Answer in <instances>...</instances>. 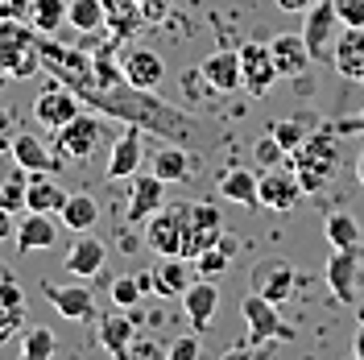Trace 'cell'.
<instances>
[{
    "label": "cell",
    "mask_w": 364,
    "mask_h": 360,
    "mask_svg": "<svg viewBox=\"0 0 364 360\" xmlns=\"http://www.w3.org/2000/svg\"><path fill=\"white\" fill-rule=\"evenodd\" d=\"M154 174H158L166 186H170V182H186L191 179V158H186V149H178V145L158 149V154H154Z\"/></svg>",
    "instance_id": "d590c367"
},
{
    "label": "cell",
    "mask_w": 364,
    "mask_h": 360,
    "mask_svg": "<svg viewBox=\"0 0 364 360\" xmlns=\"http://www.w3.org/2000/svg\"><path fill=\"white\" fill-rule=\"evenodd\" d=\"M13 137H17V129H13V116L0 108V154H4L9 145H13Z\"/></svg>",
    "instance_id": "681fc988"
},
{
    "label": "cell",
    "mask_w": 364,
    "mask_h": 360,
    "mask_svg": "<svg viewBox=\"0 0 364 360\" xmlns=\"http://www.w3.org/2000/svg\"><path fill=\"white\" fill-rule=\"evenodd\" d=\"M269 50H273V63H277V75H286V79L306 75V67L315 63L306 42H302V33H277L269 42Z\"/></svg>",
    "instance_id": "7402d4cb"
},
{
    "label": "cell",
    "mask_w": 364,
    "mask_h": 360,
    "mask_svg": "<svg viewBox=\"0 0 364 360\" xmlns=\"http://www.w3.org/2000/svg\"><path fill=\"white\" fill-rule=\"evenodd\" d=\"M166 199V182L149 170V174H133V195H129V211H124V220L129 224H145L154 211L161 207Z\"/></svg>",
    "instance_id": "e0dca14e"
},
{
    "label": "cell",
    "mask_w": 364,
    "mask_h": 360,
    "mask_svg": "<svg viewBox=\"0 0 364 360\" xmlns=\"http://www.w3.org/2000/svg\"><path fill=\"white\" fill-rule=\"evenodd\" d=\"M42 70H50L58 83L75 88L79 95L95 88V67H91V50H75L63 46L54 33H42Z\"/></svg>",
    "instance_id": "277c9868"
},
{
    "label": "cell",
    "mask_w": 364,
    "mask_h": 360,
    "mask_svg": "<svg viewBox=\"0 0 364 360\" xmlns=\"http://www.w3.org/2000/svg\"><path fill=\"white\" fill-rule=\"evenodd\" d=\"M145 162V149H141V125H124L120 137L112 141V154H108V179H133Z\"/></svg>",
    "instance_id": "9a60e30c"
},
{
    "label": "cell",
    "mask_w": 364,
    "mask_h": 360,
    "mask_svg": "<svg viewBox=\"0 0 364 360\" xmlns=\"http://www.w3.org/2000/svg\"><path fill=\"white\" fill-rule=\"evenodd\" d=\"M25 323V294L13 277H0V339L17 336Z\"/></svg>",
    "instance_id": "f546056e"
},
{
    "label": "cell",
    "mask_w": 364,
    "mask_h": 360,
    "mask_svg": "<svg viewBox=\"0 0 364 360\" xmlns=\"http://www.w3.org/2000/svg\"><path fill=\"white\" fill-rule=\"evenodd\" d=\"M352 352H356V360H364V323H360V332H356V339H352Z\"/></svg>",
    "instance_id": "11a10c76"
},
{
    "label": "cell",
    "mask_w": 364,
    "mask_h": 360,
    "mask_svg": "<svg viewBox=\"0 0 364 360\" xmlns=\"http://www.w3.org/2000/svg\"><path fill=\"white\" fill-rule=\"evenodd\" d=\"M199 336H182L170 344V352H166V360H199Z\"/></svg>",
    "instance_id": "f6af8a7d"
},
{
    "label": "cell",
    "mask_w": 364,
    "mask_h": 360,
    "mask_svg": "<svg viewBox=\"0 0 364 360\" xmlns=\"http://www.w3.org/2000/svg\"><path fill=\"white\" fill-rule=\"evenodd\" d=\"M191 265H195V273H199V277H211V282H215V277L232 265V253H228L224 245H211V248H203Z\"/></svg>",
    "instance_id": "f35d334b"
},
{
    "label": "cell",
    "mask_w": 364,
    "mask_h": 360,
    "mask_svg": "<svg viewBox=\"0 0 364 360\" xmlns=\"http://www.w3.org/2000/svg\"><path fill=\"white\" fill-rule=\"evenodd\" d=\"M356 179L364 182V154H360V158H356Z\"/></svg>",
    "instance_id": "9f6ffc18"
},
{
    "label": "cell",
    "mask_w": 364,
    "mask_h": 360,
    "mask_svg": "<svg viewBox=\"0 0 364 360\" xmlns=\"http://www.w3.org/2000/svg\"><path fill=\"white\" fill-rule=\"evenodd\" d=\"M166 344H158V339H133L129 344V360H166Z\"/></svg>",
    "instance_id": "ee69618b"
},
{
    "label": "cell",
    "mask_w": 364,
    "mask_h": 360,
    "mask_svg": "<svg viewBox=\"0 0 364 360\" xmlns=\"http://www.w3.org/2000/svg\"><path fill=\"white\" fill-rule=\"evenodd\" d=\"M323 236H327L331 248H360L364 228H360V220H356L352 211H331V216L323 220Z\"/></svg>",
    "instance_id": "4dcf8cb0"
},
{
    "label": "cell",
    "mask_w": 364,
    "mask_h": 360,
    "mask_svg": "<svg viewBox=\"0 0 364 360\" xmlns=\"http://www.w3.org/2000/svg\"><path fill=\"white\" fill-rule=\"evenodd\" d=\"M290 170L298 174V182H302L306 195L323 191L327 182L336 179V170H340V141H336V133H327V129L311 133L294 154H290Z\"/></svg>",
    "instance_id": "7a4b0ae2"
},
{
    "label": "cell",
    "mask_w": 364,
    "mask_h": 360,
    "mask_svg": "<svg viewBox=\"0 0 364 360\" xmlns=\"http://www.w3.org/2000/svg\"><path fill=\"white\" fill-rule=\"evenodd\" d=\"M136 339V323L133 315H124L120 307H116V315L100 319V348L116 360H129V344Z\"/></svg>",
    "instance_id": "d4e9b609"
},
{
    "label": "cell",
    "mask_w": 364,
    "mask_h": 360,
    "mask_svg": "<svg viewBox=\"0 0 364 360\" xmlns=\"http://www.w3.org/2000/svg\"><path fill=\"white\" fill-rule=\"evenodd\" d=\"M302 195H306V191H302L298 174L290 170V162L257 174V203H261V207H269V211H294Z\"/></svg>",
    "instance_id": "9c48e42d"
},
{
    "label": "cell",
    "mask_w": 364,
    "mask_h": 360,
    "mask_svg": "<svg viewBox=\"0 0 364 360\" xmlns=\"http://www.w3.org/2000/svg\"><path fill=\"white\" fill-rule=\"evenodd\" d=\"M67 25L70 29H79L83 38L95 33V29H104V0H70Z\"/></svg>",
    "instance_id": "8d00e7d4"
},
{
    "label": "cell",
    "mask_w": 364,
    "mask_h": 360,
    "mask_svg": "<svg viewBox=\"0 0 364 360\" xmlns=\"http://www.w3.org/2000/svg\"><path fill=\"white\" fill-rule=\"evenodd\" d=\"M240 75H245V91H249L252 100H261V95L282 79V75H277V63H273L269 42H245L240 46Z\"/></svg>",
    "instance_id": "8fae6325"
},
{
    "label": "cell",
    "mask_w": 364,
    "mask_h": 360,
    "mask_svg": "<svg viewBox=\"0 0 364 360\" xmlns=\"http://www.w3.org/2000/svg\"><path fill=\"white\" fill-rule=\"evenodd\" d=\"M182 307H186L191 327H195V332H207L211 319H215V311H220V290H215V282H211V277H199L195 286H186Z\"/></svg>",
    "instance_id": "d6986e66"
},
{
    "label": "cell",
    "mask_w": 364,
    "mask_h": 360,
    "mask_svg": "<svg viewBox=\"0 0 364 360\" xmlns=\"http://www.w3.org/2000/svg\"><path fill=\"white\" fill-rule=\"evenodd\" d=\"M215 195L228 203H240V207H257V174H252L249 166H232V170L220 174Z\"/></svg>",
    "instance_id": "4316f807"
},
{
    "label": "cell",
    "mask_w": 364,
    "mask_h": 360,
    "mask_svg": "<svg viewBox=\"0 0 364 360\" xmlns=\"http://www.w3.org/2000/svg\"><path fill=\"white\" fill-rule=\"evenodd\" d=\"M224 216H220V207L215 203H191L186 207V224H182V253L186 261H195L203 248L220 245V236H224Z\"/></svg>",
    "instance_id": "5b68a950"
},
{
    "label": "cell",
    "mask_w": 364,
    "mask_h": 360,
    "mask_svg": "<svg viewBox=\"0 0 364 360\" xmlns=\"http://www.w3.org/2000/svg\"><path fill=\"white\" fill-rule=\"evenodd\" d=\"M104 261H108V248H104V240L100 236H91V232H79L75 236V245L67 248V273H75V277H95V273L104 270Z\"/></svg>",
    "instance_id": "ac0fdd59"
},
{
    "label": "cell",
    "mask_w": 364,
    "mask_h": 360,
    "mask_svg": "<svg viewBox=\"0 0 364 360\" xmlns=\"http://www.w3.org/2000/svg\"><path fill=\"white\" fill-rule=\"evenodd\" d=\"M58 216H63V228H70V232H91L95 220H100V203L91 199L87 191H75V195H67Z\"/></svg>",
    "instance_id": "1f68e13d"
},
{
    "label": "cell",
    "mask_w": 364,
    "mask_h": 360,
    "mask_svg": "<svg viewBox=\"0 0 364 360\" xmlns=\"http://www.w3.org/2000/svg\"><path fill=\"white\" fill-rule=\"evenodd\" d=\"M141 25H145V13L136 0H104V29L112 38H133Z\"/></svg>",
    "instance_id": "f1b7e54d"
},
{
    "label": "cell",
    "mask_w": 364,
    "mask_h": 360,
    "mask_svg": "<svg viewBox=\"0 0 364 360\" xmlns=\"http://www.w3.org/2000/svg\"><path fill=\"white\" fill-rule=\"evenodd\" d=\"M70 191H63L58 182H54V174H29V182H25V211H63V203H67Z\"/></svg>",
    "instance_id": "484cf974"
},
{
    "label": "cell",
    "mask_w": 364,
    "mask_h": 360,
    "mask_svg": "<svg viewBox=\"0 0 364 360\" xmlns=\"http://www.w3.org/2000/svg\"><path fill=\"white\" fill-rule=\"evenodd\" d=\"M0 70L13 79H33L42 70V33L29 21H0Z\"/></svg>",
    "instance_id": "3957f363"
},
{
    "label": "cell",
    "mask_w": 364,
    "mask_h": 360,
    "mask_svg": "<svg viewBox=\"0 0 364 360\" xmlns=\"http://www.w3.org/2000/svg\"><path fill=\"white\" fill-rule=\"evenodd\" d=\"M327 286H331V294L340 302H356V290H360V248H331Z\"/></svg>",
    "instance_id": "4fadbf2b"
},
{
    "label": "cell",
    "mask_w": 364,
    "mask_h": 360,
    "mask_svg": "<svg viewBox=\"0 0 364 360\" xmlns=\"http://www.w3.org/2000/svg\"><path fill=\"white\" fill-rule=\"evenodd\" d=\"M25 182H29V174H25L21 166H17V174H13V179L0 186V207H9L13 216H17V211L25 207Z\"/></svg>",
    "instance_id": "60d3db41"
},
{
    "label": "cell",
    "mask_w": 364,
    "mask_h": 360,
    "mask_svg": "<svg viewBox=\"0 0 364 360\" xmlns=\"http://www.w3.org/2000/svg\"><path fill=\"white\" fill-rule=\"evenodd\" d=\"M83 95H87V104L100 116H116V120H124V125L154 129V133H161L166 141H186V137L195 133V120L186 112L161 104L158 95H149L145 88H133L129 79L116 83V88H91V91H83Z\"/></svg>",
    "instance_id": "6da1fadb"
},
{
    "label": "cell",
    "mask_w": 364,
    "mask_h": 360,
    "mask_svg": "<svg viewBox=\"0 0 364 360\" xmlns=\"http://www.w3.org/2000/svg\"><path fill=\"white\" fill-rule=\"evenodd\" d=\"M141 298H145V294H141V286H136V277H116L112 282V302L120 307V311H133Z\"/></svg>",
    "instance_id": "7bdbcfd3"
},
{
    "label": "cell",
    "mask_w": 364,
    "mask_h": 360,
    "mask_svg": "<svg viewBox=\"0 0 364 360\" xmlns=\"http://www.w3.org/2000/svg\"><path fill=\"white\" fill-rule=\"evenodd\" d=\"M360 83H364V79H360Z\"/></svg>",
    "instance_id": "6f0895ef"
},
{
    "label": "cell",
    "mask_w": 364,
    "mask_h": 360,
    "mask_svg": "<svg viewBox=\"0 0 364 360\" xmlns=\"http://www.w3.org/2000/svg\"><path fill=\"white\" fill-rule=\"evenodd\" d=\"M186 265H191L186 257H166L158 270H154V282H158L161 298H182L186 294V286H191L186 282Z\"/></svg>",
    "instance_id": "e575fe53"
},
{
    "label": "cell",
    "mask_w": 364,
    "mask_h": 360,
    "mask_svg": "<svg viewBox=\"0 0 364 360\" xmlns=\"http://www.w3.org/2000/svg\"><path fill=\"white\" fill-rule=\"evenodd\" d=\"M249 290H257L261 298H269V302H286L290 290H294V270H290L286 261H261V265L252 270Z\"/></svg>",
    "instance_id": "ffe728a7"
},
{
    "label": "cell",
    "mask_w": 364,
    "mask_h": 360,
    "mask_svg": "<svg viewBox=\"0 0 364 360\" xmlns=\"http://www.w3.org/2000/svg\"><path fill=\"white\" fill-rule=\"evenodd\" d=\"M58 352V339L50 327H25L21 336V360H50Z\"/></svg>",
    "instance_id": "74e56055"
},
{
    "label": "cell",
    "mask_w": 364,
    "mask_h": 360,
    "mask_svg": "<svg viewBox=\"0 0 364 360\" xmlns=\"http://www.w3.org/2000/svg\"><path fill=\"white\" fill-rule=\"evenodd\" d=\"M100 141H104V120L79 112L70 125H63V129L54 133V154H63L67 166H75V162H87L91 154L100 149Z\"/></svg>",
    "instance_id": "8992f818"
},
{
    "label": "cell",
    "mask_w": 364,
    "mask_h": 360,
    "mask_svg": "<svg viewBox=\"0 0 364 360\" xmlns=\"http://www.w3.org/2000/svg\"><path fill=\"white\" fill-rule=\"evenodd\" d=\"M252 162H257L261 170H273V166H286V162H290V154H286V145L269 133V137H261V141L252 145Z\"/></svg>",
    "instance_id": "ab89813d"
},
{
    "label": "cell",
    "mask_w": 364,
    "mask_h": 360,
    "mask_svg": "<svg viewBox=\"0 0 364 360\" xmlns=\"http://www.w3.org/2000/svg\"><path fill=\"white\" fill-rule=\"evenodd\" d=\"M9 154H13V162L21 166L25 174H58V170L67 166L63 154H50L33 133H17L13 137V145H9Z\"/></svg>",
    "instance_id": "5bb4252c"
},
{
    "label": "cell",
    "mask_w": 364,
    "mask_h": 360,
    "mask_svg": "<svg viewBox=\"0 0 364 360\" xmlns=\"http://www.w3.org/2000/svg\"><path fill=\"white\" fill-rule=\"evenodd\" d=\"M91 67H95V88H116V83H124V58L116 63V46L112 42L91 46Z\"/></svg>",
    "instance_id": "d6a6232c"
},
{
    "label": "cell",
    "mask_w": 364,
    "mask_h": 360,
    "mask_svg": "<svg viewBox=\"0 0 364 360\" xmlns=\"http://www.w3.org/2000/svg\"><path fill=\"white\" fill-rule=\"evenodd\" d=\"M336 133H364V112L352 116V120H340V125H336Z\"/></svg>",
    "instance_id": "816d5d0a"
},
{
    "label": "cell",
    "mask_w": 364,
    "mask_h": 360,
    "mask_svg": "<svg viewBox=\"0 0 364 360\" xmlns=\"http://www.w3.org/2000/svg\"><path fill=\"white\" fill-rule=\"evenodd\" d=\"M240 315H245V327H249V344H252V348H265V344H273V339L290 336V332H286V323H282V315H277V302L261 298L257 290L245 294Z\"/></svg>",
    "instance_id": "ba28073f"
},
{
    "label": "cell",
    "mask_w": 364,
    "mask_h": 360,
    "mask_svg": "<svg viewBox=\"0 0 364 360\" xmlns=\"http://www.w3.org/2000/svg\"><path fill=\"white\" fill-rule=\"evenodd\" d=\"M336 25L340 21V13H336V0H315L311 9H306V21H302V42L311 50V58H331V50H336Z\"/></svg>",
    "instance_id": "30bf717a"
},
{
    "label": "cell",
    "mask_w": 364,
    "mask_h": 360,
    "mask_svg": "<svg viewBox=\"0 0 364 360\" xmlns=\"http://www.w3.org/2000/svg\"><path fill=\"white\" fill-rule=\"evenodd\" d=\"M161 75H166V63H161L158 50H145V46H136L124 54V79L133 83V88H145V91H158Z\"/></svg>",
    "instance_id": "603a6c76"
},
{
    "label": "cell",
    "mask_w": 364,
    "mask_h": 360,
    "mask_svg": "<svg viewBox=\"0 0 364 360\" xmlns=\"http://www.w3.org/2000/svg\"><path fill=\"white\" fill-rule=\"evenodd\" d=\"M273 137H277V141H282V145H286V154H294L298 145H302V141H306V125H302V120H273V129H269Z\"/></svg>",
    "instance_id": "b9f144b4"
},
{
    "label": "cell",
    "mask_w": 364,
    "mask_h": 360,
    "mask_svg": "<svg viewBox=\"0 0 364 360\" xmlns=\"http://www.w3.org/2000/svg\"><path fill=\"white\" fill-rule=\"evenodd\" d=\"M33 0H0V21H25Z\"/></svg>",
    "instance_id": "7dc6e473"
},
{
    "label": "cell",
    "mask_w": 364,
    "mask_h": 360,
    "mask_svg": "<svg viewBox=\"0 0 364 360\" xmlns=\"http://www.w3.org/2000/svg\"><path fill=\"white\" fill-rule=\"evenodd\" d=\"M182 224H186V207H158L145 220V245L158 257H178L182 253Z\"/></svg>",
    "instance_id": "7c38bea8"
},
{
    "label": "cell",
    "mask_w": 364,
    "mask_h": 360,
    "mask_svg": "<svg viewBox=\"0 0 364 360\" xmlns=\"http://www.w3.org/2000/svg\"><path fill=\"white\" fill-rule=\"evenodd\" d=\"M199 75L207 79V88L220 91V95H232V91L245 88V75H240V50H215L207 54Z\"/></svg>",
    "instance_id": "2e32d148"
},
{
    "label": "cell",
    "mask_w": 364,
    "mask_h": 360,
    "mask_svg": "<svg viewBox=\"0 0 364 360\" xmlns=\"http://www.w3.org/2000/svg\"><path fill=\"white\" fill-rule=\"evenodd\" d=\"M67 9H70V0H33L25 21L33 25L38 33H58L67 25Z\"/></svg>",
    "instance_id": "836d02e7"
},
{
    "label": "cell",
    "mask_w": 364,
    "mask_h": 360,
    "mask_svg": "<svg viewBox=\"0 0 364 360\" xmlns=\"http://www.w3.org/2000/svg\"><path fill=\"white\" fill-rule=\"evenodd\" d=\"M133 277H136V286H141V294H154V290H158V282H154V273H149V270L133 273Z\"/></svg>",
    "instance_id": "db71d44e"
},
{
    "label": "cell",
    "mask_w": 364,
    "mask_h": 360,
    "mask_svg": "<svg viewBox=\"0 0 364 360\" xmlns=\"http://www.w3.org/2000/svg\"><path fill=\"white\" fill-rule=\"evenodd\" d=\"M46 298H50V307L63 319H91L95 315V298H91L87 286H50Z\"/></svg>",
    "instance_id": "83f0119b"
},
{
    "label": "cell",
    "mask_w": 364,
    "mask_h": 360,
    "mask_svg": "<svg viewBox=\"0 0 364 360\" xmlns=\"http://www.w3.org/2000/svg\"><path fill=\"white\" fill-rule=\"evenodd\" d=\"M141 4V13H145V21H166L170 17V0H136Z\"/></svg>",
    "instance_id": "c3c4849f"
},
{
    "label": "cell",
    "mask_w": 364,
    "mask_h": 360,
    "mask_svg": "<svg viewBox=\"0 0 364 360\" xmlns=\"http://www.w3.org/2000/svg\"><path fill=\"white\" fill-rule=\"evenodd\" d=\"M83 112V100H79V91L67 88V83H50L46 91H38V100H33V120L42 125V129H63V125H70L75 116Z\"/></svg>",
    "instance_id": "52a82bcc"
},
{
    "label": "cell",
    "mask_w": 364,
    "mask_h": 360,
    "mask_svg": "<svg viewBox=\"0 0 364 360\" xmlns=\"http://www.w3.org/2000/svg\"><path fill=\"white\" fill-rule=\"evenodd\" d=\"M336 13L343 25H364V0H336Z\"/></svg>",
    "instance_id": "bcb514c9"
},
{
    "label": "cell",
    "mask_w": 364,
    "mask_h": 360,
    "mask_svg": "<svg viewBox=\"0 0 364 360\" xmlns=\"http://www.w3.org/2000/svg\"><path fill=\"white\" fill-rule=\"evenodd\" d=\"M13 232H17L13 211H9V207H0V240H13Z\"/></svg>",
    "instance_id": "f907efd6"
},
{
    "label": "cell",
    "mask_w": 364,
    "mask_h": 360,
    "mask_svg": "<svg viewBox=\"0 0 364 360\" xmlns=\"http://www.w3.org/2000/svg\"><path fill=\"white\" fill-rule=\"evenodd\" d=\"M331 63H336L343 79H364V25H348L336 38Z\"/></svg>",
    "instance_id": "44dd1931"
},
{
    "label": "cell",
    "mask_w": 364,
    "mask_h": 360,
    "mask_svg": "<svg viewBox=\"0 0 364 360\" xmlns=\"http://www.w3.org/2000/svg\"><path fill=\"white\" fill-rule=\"evenodd\" d=\"M13 240H17V248H21V253L54 248V240H58V228H54V220H50V211H25L21 224H17V232H13Z\"/></svg>",
    "instance_id": "cb8c5ba5"
},
{
    "label": "cell",
    "mask_w": 364,
    "mask_h": 360,
    "mask_svg": "<svg viewBox=\"0 0 364 360\" xmlns=\"http://www.w3.org/2000/svg\"><path fill=\"white\" fill-rule=\"evenodd\" d=\"M311 4H315V0H277V9H282V13H306Z\"/></svg>",
    "instance_id": "f5cc1de1"
}]
</instances>
